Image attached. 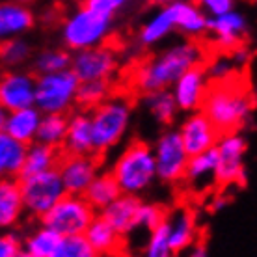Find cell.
<instances>
[{"instance_id":"6da1fadb","label":"cell","mask_w":257,"mask_h":257,"mask_svg":"<svg viewBox=\"0 0 257 257\" xmlns=\"http://www.w3.org/2000/svg\"><path fill=\"white\" fill-rule=\"evenodd\" d=\"M209 47L203 41L185 39L149 58H142L128 71L127 90L146 95L149 91L172 90L187 71L203 65L209 58Z\"/></svg>"},{"instance_id":"7a4b0ae2","label":"cell","mask_w":257,"mask_h":257,"mask_svg":"<svg viewBox=\"0 0 257 257\" xmlns=\"http://www.w3.org/2000/svg\"><path fill=\"white\" fill-rule=\"evenodd\" d=\"M255 106L253 91L240 75L225 82H211L203 103V112L220 131V135L240 133Z\"/></svg>"},{"instance_id":"3957f363","label":"cell","mask_w":257,"mask_h":257,"mask_svg":"<svg viewBox=\"0 0 257 257\" xmlns=\"http://www.w3.org/2000/svg\"><path fill=\"white\" fill-rule=\"evenodd\" d=\"M114 17L90 8L84 2L62 19L60 34L67 51L77 52L91 47H99L112 41Z\"/></svg>"},{"instance_id":"277c9868","label":"cell","mask_w":257,"mask_h":257,"mask_svg":"<svg viewBox=\"0 0 257 257\" xmlns=\"http://www.w3.org/2000/svg\"><path fill=\"white\" fill-rule=\"evenodd\" d=\"M133 91H116L108 101L90 112L93 125V148L97 157H103L125 138L133 119Z\"/></svg>"},{"instance_id":"5b68a950","label":"cell","mask_w":257,"mask_h":257,"mask_svg":"<svg viewBox=\"0 0 257 257\" xmlns=\"http://www.w3.org/2000/svg\"><path fill=\"white\" fill-rule=\"evenodd\" d=\"M108 172L117 181L121 192L128 196H140L159 179L155 151L144 140L128 142Z\"/></svg>"},{"instance_id":"8992f818","label":"cell","mask_w":257,"mask_h":257,"mask_svg":"<svg viewBox=\"0 0 257 257\" xmlns=\"http://www.w3.org/2000/svg\"><path fill=\"white\" fill-rule=\"evenodd\" d=\"M80 78L73 69L38 77L36 106L43 114H71L77 108Z\"/></svg>"},{"instance_id":"52a82bcc","label":"cell","mask_w":257,"mask_h":257,"mask_svg":"<svg viewBox=\"0 0 257 257\" xmlns=\"http://www.w3.org/2000/svg\"><path fill=\"white\" fill-rule=\"evenodd\" d=\"M19 185L23 199H25L26 216H30L36 222L43 218L47 212L67 194L58 168L43 172V174L21 177Z\"/></svg>"},{"instance_id":"ba28073f","label":"cell","mask_w":257,"mask_h":257,"mask_svg":"<svg viewBox=\"0 0 257 257\" xmlns=\"http://www.w3.org/2000/svg\"><path fill=\"white\" fill-rule=\"evenodd\" d=\"M97 214L99 212L90 205V201L84 196L65 194L39 222L54 229L60 237H75V235H86Z\"/></svg>"},{"instance_id":"9c48e42d","label":"cell","mask_w":257,"mask_h":257,"mask_svg":"<svg viewBox=\"0 0 257 257\" xmlns=\"http://www.w3.org/2000/svg\"><path fill=\"white\" fill-rule=\"evenodd\" d=\"M248 142L240 133H229L220 136L216 144L218 164L214 172V190H229L242 187L246 181L244 157Z\"/></svg>"},{"instance_id":"30bf717a","label":"cell","mask_w":257,"mask_h":257,"mask_svg":"<svg viewBox=\"0 0 257 257\" xmlns=\"http://www.w3.org/2000/svg\"><path fill=\"white\" fill-rule=\"evenodd\" d=\"M155 159H157V174L159 181L164 185H181L185 179L190 155L181 140L179 128L168 127L153 144Z\"/></svg>"},{"instance_id":"8fae6325","label":"cell","mask_w":257,"mask_h":257,"mask_svg":"<svg viewBox=\"0 0 257 257\" xmlns=\"http://www.w3.org/2000/svg\"><path fill=\"white\" fill-rule=\"evenodd\" d=\"M71 69L80 78V82L114 80V75L119 69V51L114 41H108L104 45L73 52Z\"/></svg>"},{"instance_id":"7c38bea8","label":"cell","mask_w":257,"mask_h":257,"mask_svg":"<svg viewBox=\"0 0 257 257\" xmlns=\"http://www.w3.org/2000/svg\"><path fill=\"white\" fill-rule=\"evenodd\" d=\"M248 39V21L244 13L231 12L209 19L207 47L211 52H231Z\"/></svg>"},{"instance_id":"4fadbf2b","label":"cell","mask_w":257,"mask_h":257,"mask_svg":"<svg viewBox=\"0 0 257 257\" xmlns=\"http://www.w3.org/2000/svg\"><path fill=\"white\" fill-rule=\"evenodd\" d=\"M38 75L34 71H4L0 80V106L6 112L36 106Z\"/></svg>"},{"instance_id":"5bb4252c","label":"cell","mask_w":257,"mask_h":257,"mask_svg":"<svg viewBox=\"0 0 257 257\" xmlns=\"http://www.w3.org/2000/svg\"><path fill=\"white\" fill-rule=\"evenodd\" d=\"M58 172L64 181L65 192L71 196H84L97 175L101 174V157L64 153Z\"/></svg>"},{"instance_id":"9a60e30c","label":"cell","mask_w":257,"mask_h":257,"mask_svg":"<svg viewBox=\"0 0 257 257\" xmlns=\"http://www.w3.org/2000/svg\"><path fill=\"white\" fill-rule=\"evenodd\" d=\"M179 135L190 157L205 153L209 149H214L220 136H222L203 110L187 114L183 117V121L179 125Z\"/></svg>"},{"instance_id":"2e32d148","label":"cell","mask_w":257,"mask_h":257,"mask_svg":"<svg viewBox=\"0 0 257 257\" xmlns=\"http://www.w3.org/2000/svg\"><path fill=\"white\" fill-rule=\"evenodd\" d=\"M211 88V80L205 71V64L196 65L190 71H187L183 77L174 84V97L177 101L181 112L185 114H192L203 108L205 97Z\"/></svg>"},{"instance_id":"e0dca14e","label":"cell","mask_w":257,"mask_h":257,"mask_svg":"<svg viewBox=\"0 0 257 257\" xmlns=\"http://www.w3.org/2000/svg\"><path fill=\"white\" fill-rule=\"evenodd\" d=\"M41 119H43V112L38 106H28V108L13 110V112L2 110L0 131L10 135L15 140L26 144V146H30L38 140Z\"/></svg>"},{"instance_id":"ac0fdd59","label":"cell","mask_w":257,"mask_h":257,"mask_svg":"<svg viewBox=\"0 0 257 257\" xmlns=\"http://www.w3.org/2000/svg\"><path fill=\"white\" fill-rule=\"evenodd\" d=\"M175 30H177V4L172 2V4L159 8L140 26L138 36H136V43L140 49H151Z\"/></svg>"},{"instance_id":"d6986e66","label":"cell","mask_w":257,"mask_h":257,"mask_svg":"<svg viewBox=\"0 0 257 257\" xmlns=\"http://www.w3.org/2000/svg\"><path fill=\"white\" fill-rule=\"evenodd\" d=\"M168 231L175 255L190 250L199 240V227L196 212L188 207H179L168 212Z\"/></svg>"},{"instance_id":"ffe728a7","label":"cell","mask_w":257,"mask_h":257,"mask_svg":"<svg viewBox=\"0 0 257 257\" xmlns=\"http://www.w3.org/2000/svg\"><path fill=\"white\" fill-rule=\"evenodd\" d=\"M62 151L69 155H95L93 125H91V114L88 110L75 108L69 114V131H67V138Z\"/></svg>"},{"instance_id":"44dd1931","label":"cell","mask_w":257,"mask_h":257,"mask_svg":"<svg viewBox=\"0 0 257 257\" xmlns=\"http://www.w3.org/2000/svg\"><path fill=\"white\" fill-rule=\"evenodd\" d=\"M140 205H142V199L138 196L121 194L112 205H108L103 212H99V214L108 220L110 225L121 237H128L131 233H135L138 229Z\"/></svg>"},{"instance_id":"7402d4cb","label":"cell","mask_w":257,"mask_h":257,"mask_svg":"<svg viewBox=\"0 0 257 257\" xmlns=\"http://www.w3.org/2000/svg\"><path fill=\"white\" fill-rule=\"evenodd\" d=\"M26 216V207L19 179H2L0 183V225L2 229H17Z\"/></svg>"},{"instance_id":"603a6c76","label":"cell","mask_w":257,"mask_h":257,"mask_svg":"<svg viewBox=\"0 0 257 257\" xmlns=\"http://www.w3.org/2000/svg\"><path fill=\"white\" fill-rule=\"evenodd\" d=\"M36 25V15L26 4L6 0L0 6V36L2 39L23 38Z\"/></svg>"},{"instance_id":"cb8c5ba5","label":"cell","mask_w":257,"mask_h":257,"mask_svg":"<svg viewBox=\"0 0 257 257\" xmlns=\"http://www.w3.org/2000/svg\"><path fill=\"white\" fill-rule=\"evenodd\" d=\"M216 164H218V151L216 148L209 149L205 153H199L190 157L185 172V179L181 185L187 188L198 190V192H205V185H211L214 188V172H216Z\"/></svg>"},{"instance_id":"d4e9b609","label":"cell","mask_w":257,"mask_h":257,"mask_svg":"<svg viewBox=\"0 0 257 257\" xmlns=\"http://www.w3.org/2000/svg\"><path fill=\"white\" fill-rule=\"evenodd\" d=\"M86 238L91 242L101 257H112V255H121L125 253V237L110 225V222L104 216L97 214L95 220L86 231Z\"/></svg>"},{"instance_id":"484cf974","label":"cell","mask_w":257,"mask_h":257,"mask_svg":"<svg viewBox=\"0 0 257 257\" xmlns=\"http://www.w3.org/2000/svg\"><path fill=\"white\" fill-rule=\"evenodd\" d=\"M177 32L187 39L203 41L209 36V15L192 0H177Z\"/></svg>"},{"instance_id":"4316f807","label":"cell","mask_w":257,"mask_h":257,"mask_svg":"<svg viewBox=\"0 0 257 257\" xmlns=\"http://www.w3.org/2000/svg\"><path fill=\"white\" fill-rule=\"evenodd\" d=\"M28 146L0 133V175L2 179H21L26 164Z\"/></svg>"},{"instance_id":"83f0119b","label":"cell","mask_w":257,"mask_h":257,"mask_svg":"<svg viewBox=\"0 0 257 257\" xmlns=\"http://www.w3.org/2000/svg\"><path fill=\"white\" fill-rule=\"evenodd\" d=\"M142 103L149 112V116L166 128L174 125L175 119H177V114L181 112L172 90L149 91L146 95H142Z\"/></svg>"},{"instance_id":"f1b7e54d","label":"cell","mask_w":257,"mask_h":257,"mask_svg":"<svg viewBox=\"0 0 257 257\" xmlns=\"http://www.w3.org/2000/svg\"><path fill=\"white\" fill-rule=\"evenodd\" d=\"M60 240L62 237L58 233L41 222H38L30 231L23 233V248L34 257H51L58 248Z\"/></svg>"},{"instance_id":"f546056e","label":"cell","mask_w":257,"mask_h":257,"mask_svg":"<svg viewBox=\"0 0 257 257\" xmlns=\"http://www.w3.org/2000/svg\"><path fill=\"white\" fill-rule=\"evenodd\" d=\"M62 157H64V151L60 148H52V146L41 144V142H34V144L28 146L26 164L21 177L43 174V172H49V170H56L60 161H62Z\"/></svg>"},{"instance_id":"4dcf8cb0","label":"cell","mask_w":257,"mask_h":257,"mask_svg":"<svg viewBox=\"0 0 257 257\" xmlns=\"http://www.w3.org/2000/svg\"><path fill=\"white\" fill-rule=\"evenodd\" d=\"M121 188L117 185V181L114 179V175L110 172H101L97 175L95 181L90 185V188L86 190L84 198L90 201V205L95 209L97 212H103L108 205H112L119 196H121Z\"/></svg>"},{"instance_id":"1f68e13d","label":"cell","mask_w":257,"mask_h":257,"mask_svg":"<svg viewBox=\"0 0 257 257\" xmlns=\"http://www.w3.org/2000/svg\"><path fill=\"white\" fill-rule=\"evenodd\" d=\"M114 93H116L114 80H88V82H80L77 93V108L91 112L99 104L108 101Z\"/></svg>"},{"instance_id":"d6a6232c","label":"cell","mask_w":257,"mask_h":257,"mask_svg":"<svg viewBox=\"0 0 257 257\" xmlns=\"http://www.w3.org/2000/svg\"><path fill=\"white\" fill-rule=\"evenodd\" d=\"M73 62V52L67 49H45L38 52L32 58V69L38 77L41 75H52V73H62L71 69Z\"/></svg>"},{"instance_id":"836d02e7","label":"cell","mask_w":257,"mask_h":257,"mask_svg":"<svg viewBox=\"0 0 257 257\" xmlns=\"http://www.w3.org/2000/svg\"><path fill=\"white\" fill-rule=\"evenodd\" d=\"M67 131H69V114H43L36 142L62 149L67 138Z\"/></svg>"},{"instance_id":"e575fe53","label":"cell","mask_w":257,"mask_h":257,"mask_svg":"<svg viewBox=\"0 0 257 257\" xmlns=\"http://www.w3.org/2000/svg\"><path fill=\"white\" fill-rule=\"evenodd\" d=\"M0 58H2V65L6 67V71L23 69V65L28 64V62L34 58L32 45H30L25 38L2 39Z\"/></svg>"},{"instance_id":"d590c367","label":"cell","mask_w":257,"mask_h":257,"mask_svg":"<svg viewBox=\"0 0 257 257\" xmlns=\"http://www.w3.org/2000/svg\"><path fill=\"white\" fill-rule=\"evenodd\" d=\"M205 71L212 84L233 80L240 75V69L233 62L229 52H211L205 62Z\"/></svg>"},{"instance_id":"8d00e7d4","label":"cell","mask_w":257,"mask_h":257,"mask_svg":"<svg viewBox=\"0 0 257 257\" xmlns=\"http://www.w3.org/2000/svg\"><path fill=\"white\" fill-rule=\"evenodd\" d=\"M51 257H101V253L91 246L86 235L62 237L56 251Z\"/></svg>"},{"instance_id":"74e56055","label":"cell","mask_w":257,"mask_h":257,"mask_svg":"<svg viewBox=\"0 0 257 257\" xmlns=\"http://www.w3.org/2000/svg\"><path fill=\"white\" fill-rule=\"evenodd\" d=\"M142 257H175V251L172 248V242H170L168 222H164L149 233L146 250L142 251Z\"/></svg>"},{"instance_id":"f35d334b","label":"cell","mask_w":257,"mask_h":257,"mask_svg":"<svg viewBox=\"0 0 257 257\" xmlns=\"http://www.w3.org/2000/svg\"><path fill=\"white\" fill-rule=\"evenodd\" d=\"M168 220V211L162 205L142 201L140 214H138V229H146L151 233Z\"/></svg>"},{"instance_id":"ab89813d","label":"cell","mask_w":257,"mask_h":257,"mask_svg":"<svg viewBox=\"0 0 257 257\" xmlns=\"http://www.w3.org/2000/svg\"><path fill=\"white\" fill-rule=\"evenodd\" d=\"M23 251V233L17 229L4 231L0 237V257H19Z\"/></svg>"},{"instance_id":"60d3db41","label":"cell","mask_w":257,"mask_h":257,"mask_svg":"<svg viewBox=\"0 0 257 257\" xmlns=\"http://www.w3.org/2000/svg\"><path fill=\"white\" fill-rule=\"evenodd\" d=\"M196 6H199L209 17H218L224 13L235 10L237 0H192Z\"/></svg>"},{"instance_id":"b9f144b4","label":"cell","mask_w":257,"mask_h":257,"mask_svg":"<svg viewBox=\"0 0 257 257\" xmlns=\"http://www.w3.org/2000/svg\"><path fill=\"white\" fill-rule=\"evenodd\" d=\"M82 2L97 12L112 15V17H116L117 13L131 4V0H82Z\"/></svg>"},{"instance_id":"7bdbcfd3","label":"cell","mask_w":257,"mask_h":257,"mask_svg":"<svg viewBox=\"0 0 257 257\" xmlns=\"http://www.w3.org/2000/svg\"><path fill=\"white\" fill-rule=\"evenodd\" d=\"M231 58L233 62L237 64V67L240 71L246 69L248 65H250V60H251V49L248 47V43H242V45H238L237 49H233L231 52Z\"/></svg>"},{"instance_id":"ee69618b","label":"cell","mask_w":257,"mask_h":257,"mask_svg":"<svg viewBox=\"0 0 257 257\" xmlns=\"http://www.w3.org/2000/svg\"><path fill=\"white\" fill-rule=\"evenodd\" d=\"M187 257H209V251H207V244L203 240H198L196 244L188 250V255Z\"/></svg>"},{"instance_id":"f6af8a7d","label":"cell","mask_w":257,"mask_h":257,"mask_svg":"<svg viewBox=\"0 0 257 257\" xmlns=\"http://www.w3.org/2000/svg\"><path fill=\"white\" fill-rule=\"evenodd\" d=\"M225 190H218L216 196H212V211H220V209H224L227 203H229V199L225 196Z\"/></svg>"},{"instance_id":"bcb514c9","label":"cell","mask_w":257,"mask_h":257,"mask_svg":"<svg viewBox=\"0 0 257 257\" xmlns=\"http://www.w3.org/2000/svg\"><path fill=\"white\" fill-rule=\"evenodd\" d=\"M153 6H166V4H172V2H177V0H149Z\"/></svg>"},{"instance_id":"7dc6e473","label":"cell","mask_w":257,"mask_h":257,"mask_svg":"<svg viewBox=\"0 0 257 257\" xmlns=\"http://www.w3.org/2000/svg\"><path fill=\"white\" fill-rule=\"evenodd\" d=\"M13 2H19V4H26V6H30L34 0H13Z\"/></svg>"},{"instance_id":"c3c4849f","label":"cell","mask_w":257,"mask_h":257,"mask_svg":"<svg viewBox=\"0 0 257 257\" xmlns=\"http://www.w3.org/2000/svg\"><path fill=\"white\" fill-rule=\"evenodd\" d=\"M19 257H34V255H30V253H26V251H23V253H21Z\"/></svg>"},{"instance_id":"681fc988","label":"cell","mask_w":257,"mask_h":257,"mask_svg":"<svg viewBox=\"0 0 257 257\" xmlns=\"http://www.w3.org/2000/svg\"><path fill=\"white\" fill-rule=\"evenodd\" d=\"M60 2H73V0H60ZM80 2V0H78Z\"/></svg>"},{"instance_id":"f907efd6","label":"cell","mask_w":257,"mask_h":257,"mask_svg":"<svg viewBox=\"0 0 257 257\" xmlns=\"http://www.w3.org/2000/svg\"><path fill=\"white\" fill-rule=\"evenodd\" d=\"M80 2H82V0H80Z\"/></svg>"},{"instance_id":"816d5d0a","label":"cell","mask_w":257,"mask_h":257,"mask_svg":"<svg viewBox=\"0 0 257 257\" xmlns=\"http://www.w3.org/2000/svg\"><path fill=\"white\" fill-rule=\"evenodd\" d=\"M255 2H257V0H255Z\"/></svg>"}]
</instances>
